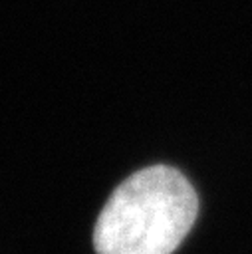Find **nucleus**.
I'll use <instances>...</instances> for the list:
<instances>
[{
	"instance_id": "1",
	"label": "nucleus",
	"mask_w": 252,
	"mask_h": 254,
	"mask_svg": "<svg viewBox=\"0 0 252 254\" xmlns=\"http://www.w3.org/2000/svg\"><path fill=\"white\" fill-rule=\"evenodd\" d=\"M198 196L169 165L129 175L107 198L93 228L97 254H173L192 228Z\"/></svg>"
}]
</instances>
